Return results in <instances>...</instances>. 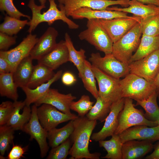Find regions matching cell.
Here are the masks:
<instances>
[{
  "label": "cell",
  "mask_w": 159,
  "mask_h": 159,
  "mask_svg": "<svg viewBox=\"0 0 159 159\" xmlns=\"http://www.w3.org/2000/svg\"><path fill=\"white\" fill-rule=\"evenodd\" d=\"M72 145V142L69 138L59 145L52 148L47 159H66Z\"/></svg>",
  "instance_id": "cell-39"
},
{
  "label": "cell",
  "mask_w": 159,
  "mask_h": 159,
  "mask_svg": "<svg viewBox=\"0 0 159 159\" xmlns=\"http://www.w3.org/2000/svg\"><path fill=\"white\" fill-rule=\"evenodd\" d=\"M157 122L158 125H159V119L158 121H157Z\"/></svg>",
  "instance_id": "cell-50"
},
{
  "label": "cell",
  "mask_w": 159,
  "mask_h": 159,
  "mask_svg": "<svg viewBox=\"0 0 159 159\" xmlns=\"http://www.w3.org/2000/svg\"><path fill=\"white\" fill-rule=\"evenodd\" d=\"M62 74V70L58 71L49 81L34 89H31L27 87L22 88L26 95V98L24 100L26 105L30 106L31 104L35 103L43 97L50 88L52 84L59 79Z\"/></svg>",
  "instance_id": "cell-24"
},
{
  "label": "cell",
  "mask_w": 159,
  "mask_h": 159,
  "mask_svg": "<svg viewBox=\"0 0 159 159\" xmlns=\"http://www.w3.org/2000/svg\"><path fill=\"white\" fill-rule=\"evenodd\" d=\"M124 98L112 103L110 112L107 117L104 125L99 132L92 134L91 139L96 142L104 140L107 137L112 136L115 133L118 126V117L124 105Z\"/></svg>",
  "instance_id": "cell-15"
},
{
  "label": "cell",
  "mask_w": 159,
  "mask_h": 159,
  "mask_svg": "<svg viewBox=\"0 0 159 159\" xmlns=\"http://www.w3.org/2000/svg\"><path fill=\"white\" fill-rule=\"evenodd\" d=\"M16 36H11L0 32V51H7L11 46L16 42Z\"/></svg>",
  "instance_id": "cell-42"
},
{
  "label": "cell",
  "mask_w": 159,
  "mask_h": 159,
  "mask_svg": "<svg viewBox=\"0 0 159 159\" xmlns=\"http://www.w3.org/2000/svg\"><path fill=\"white\" fill-rule=\"evenodd\" d=\"M49 7L48 9L41 13V10L46 7L45 5L38 6L35 4L34 0H29L28 6L32 11V18L27 25L29 26L28 30L29 33H31L41 23L46 22L49 25H51L55 21L58 20L66 23L71 29H76L79 27L78 24L66 16L63 4H59V10L54 0H49Z\"/></svg>",
  "instance_id": "cell-2"
},
{
  "label": "cell",
  "mask_w": 159,
  "mask_h": 159,
  "mask_svg": "<svg viewBox=\"0 0 159 159\" xmlns=\"http://www.w3.org/2000/svg\"><path fill=\"white\" fill-rule=\"evenodd\" d=\"M109 140H101L98 141L99 145L103 148L107 153L103 158L107 159H122V143L119 135L114 134Z\"/></svg>",
  "instance_id": "cell-30"
},
{
  "label": "cell",
  "mask_w": 159,
  "mask_h": 159,
  "mask_svg": "<svg viewBox=\"0 0 159 159\" xmlns=\"http://www.w3.org/2000/svg\"><path fill=\"white\" fill-rule=\"evenodd\" d=\"M61 80L64 85L69 86L74 84L76 81L77 79L72 73L67 71L62 74Z\"/></svg>",
  "instance_id": "cell-44"
},
{
  "label": "cell",
  "mask_w": 159,
  "mask_h": 159,
  "mask_svg": "<svg viewBox=\"0 0 159 159\" xmlns=\"http://www.w3.org/2000/svg\"><path fill=\"white\" fill-rule=\"evenodd\" d=\"M37 114L41 125L47 131L61 123L74 120L79 117L74 114L61 112L53 106L45 103L37 108Z\"/></svg>",
  "instance_id": "cell-10"
},
{
  "label": "cell",
  "mask_w": 159,
  "mask_h": 159,
  "mask_svg": "<svg viewBox=\"0 0 159 159\" xmlns=\"http://www.w3.org/2000/svg\"><path fill=\"white\" fill-rule=\"evenodd\" d=\"M154 150L145 157L146 159H159V142L153 146Z\"/></svg>",
  "instance_id": "cell-46"
},
{
  "label": "cell",
  "mask_w": 159,
  "mask_h": 159,
  "mask_svg": "<svg viewBox=\"0 0 159 159\" xmlns=\"http://www.w3.org/2000/svg\"><path fill=\"white\" fill-rule=\"evenodd\" d=\"M74 129L69 137L72 145L69 152L70 158L99 159L101 154L91 153L89 150V140L97 120H89L86 116L79 117L73 120Z\"/></svg>",
  "instance_id": "cell-1"
},
{
  "label": "cell",
  "mask_w": 159,
  "mask_h": 159,
  "mask_svg": "<svg viewBox=\"0 0 159 159\" xmlns=\"http://www.w3.org/2000/svg\"><path fill=\"white\" fill-rule=\"evenodd\" d=\"M37 108L35 104L32 106L30 118L22 130L30 135V140H36L40 148L41 157L43 158L46 155L49 148L47 141L48 131L42 127L39 121Z\"/></svg>",
  "instance_id": "cell-12"
},
{
  "label": "cell",
  "mask_w": 159,
  "mask_h": 159,
  "mask_svg": "<svg viewBox=\"0 0 159 159\" xmlns=\"http://www.w3.org/2000/svg\"><path fill=\"white\" fill-rule=\"evenodd\" d=\"M118 126L114 134L119 135L125 130L132 127L145 125L153 127L158 125L157 122L148 119L141 110L136 108L132 99L124 98L123 107L118 117Z\"/></svg>",
  "instance_id": "cell-5"
},
{
  "label": "cell",
  "mask_w": 159,
  "mask_h": 159,
  "mask_svg": "<svg viewBox=\"0 0 159 159\" xmlns=\"http://www.w3.org/2000/svg\"><path fill=\"white\" fill-rule=\"evenodd\" d=\"M58 35V32L54 27L48 28L31 51L30 55L33 59L38 60L52 49L57 43Z\"/></svg>",
  "instance_id": "cell-19"
},
{
  "label": "cell",
  "mask_w": 159,
  "mask_h": 159,
  "mask_svg": "<svg viewBox=\"0 0 159 159\" xmlns=\"http://www.w3.org/2000/svg\"><path fill=\"white\" fill-rule=\"evenodd\" d=\"M146 4H153L159 6V0H135Z\"/></svg>",
  "instance_id": "cell-47"
},
{
  "label": "cell",
  "mask_w": 159,
  "mask_h": 159,
  "mask_svg": "<svg viewBox=\"0 0 159 159\" xmlns=\"http://www.w3.org/2000/svg\"><path fill=\"white\" fill-rule=\"evenodd\" d=\"M15 130L6 124L0 125V152L4 155L13 141Z\"/></svg>",
  "instance_id": "cell-37"
},
{
  "label": "cell",
  "mask_w": 159,
  "mask_h": 159,
  "mask_svg": "<svg viewBox=\"0 0 159 159\" xmlns=\"http://www.w3.org/2000/svg\"><path fill=\"white\" fill-rule=\"evenodd\" d=\"M152 143L146 140H131L122 144V159L141 158L153 148Z\"/></svg>",
  "instance_id": "cell-20"
},
{
  "label": "cell",
  "mask_w": 159,
  "mask_h": 159,
  "mask_svg": "<svg viewBox=\"0 0 159 159\" xmlns=\"http://www.w3.org/2000/svg\"><path fill=\"white\" fill-rule=\"evenodd\" d=\"M53 70L42 64L34 66L33 72L27 87L34 89L47 82L54 76Z\"/></svg>",
  "instance_id": "cell-27"
},
{
  "label": "cell",
  "mask_w": 159,
  "mask_h": 159,
  "mask_svg": "<svg viewBox=\"0 0 159 159\" xmlns=\"http://www.w3.org/2000/svg\"><path fill=\"white\" fill-rule=\"evenodd\" d=\"M94 103L89 96L84 95L77 101H73L71 102L70 109L77 112L79 117H84L92 108Z\"/></svg>",
  "instance_id": "cell-38"
},
{
  "label": "cell",
  "mask_w": 159,
  "mask_h": 159,
  "mask_svg": "<svg viewBox=\"0 0 159 159\" xmlns=\"http://www.w3.org/2000/svg\"><path fill=\"white\" fill-rule=\"evenodd\" d=\"M142 34L139 23L122 37L113 43L112 53L118 60L128 64L140 44Z\"/></svg>",
  "instance_id": "cell-6"
},
{
  "label": "cell",
  "mask_w": 159,
  "mask_h": 159,
  "mask_svg": "<svg viewBox=\"0 0 159 159\" xmlns=\"http://www.w3.org/2000/svg\"><path fill=\"white\" fill-rule=\"evenodd\" d=\"M64 39L68 51L69 61L76 67L78 72V77L81 78L82 75L84 62L86 60L85 51L82 49L78 51L76 49L70 37L67 32L65 34Z\"/></svg>",
  "instance_id": "cell-28"
},
{
  "label": "cell",
  "mask_w": 159,
  "mask_h": 159,
  "mask_svg": "<svg viewBox=\"0 0 159 159\" xmlns=\"http://www.w3.org/2000/svg\"><path fill=\"white\" fill-rule=\"evenodd\" d=\"M140 24L142 35L153 37L159 35V14L140 19Z\"/></svg>",
  "instance_id": "cell-36"
},
{
  "label": "cell",
  "mask_w": 159,
  "mask_h": 159,
  "mask_svg": "<svg viewBox=\"0 0 159 159\" xmlns=\"http://www.w3.org/2000/svg\"><path fill=\"white\" fill-rule=\"evenodd\" d=\"M87 28L78 35L81 40H85L105 54L111 53L113 42L97 19L88 20Z\"/></svg>",
  "instance_id": "cell-4"
},
{
  "label": "cell",
  "mask_w": 159,
  "mask_h": 159,
  "mask_svg": "<svg viewBox=\"0 0 159 159\" xmlns=\"http://www.w3.org/2000/svg\"><path fill=\"white\" fill-rule=\"evenodd\" d=\"M14 82L13 73L0 74V95L14 101L17 100L19 97L17 88Z\"/></svg>",
  "instance_id": "cell-31"
},
{
  "label": "cell",
  "mask_w": 159,
  "mask_h": 159,
  "mask_svg": "<svg viewBox=\"0 0 159 159\" xmlns=\"http://www.w3.org/2000/svg\"><path fill=\"white\" fill-rule=\"evenodd\" d=\"M108 10L121 11L133 14L141 19H144L159 14V6L146 4L135 0H130L128 6L124 8L108 7Z\"/></svg>",
  "instance_id": "cell-22"
},
{
  "label": "cell",
  "mask_w": 159,
  "mask_h": 159,
  "mask_svg": "<svg viewBox=\"0 0 159 159\" xmlns=\"http://www.w3.org/2000/svg\"><path fill=\"white\" fill-rule=\"evenodd\" d=\"M74 129L73 120H72L61 128L56 127L49 131L47 139L49 146L53 148L65 141L69 138Z\"/></svg>",
  "instance_id": "cell-29"
},
{
  "label": "cell",
  "mask_w": 159,
  "mask_h": 159,
  "mask_svg": "<svg viewBox=\"0 0 159 159\" xmlns=\"http://www.w3.org/2000/svg\"><path fill=\"white\" fill-rule=\"evenodd\" d=\"M120 84L122 98L129 97L136 101L147 99L155 91L153 83L132 73L120 80Z\"/></svg>",
  "instance_id": "cell-3"
},
{
  "label": "cell",
  "mask_w": 159,
  "mask_h": 159,
  "mask_svg": "<svg viewBox=\"0 0 159 159\" xmlns=\"http://www.w3.org/2000/svg\"><path fill=\"white\" fill-rule=\"evenodd\" d=\"M33 60L30 55L25 58L17 65L13 73L14 80L18 87H27L34 67Z\"/></svg>",
  "instance_id": "cell-25"
},
{
  "label": "cell",
  "mask_w": 159,
  "mask_h": 159,
  "mask_svg": "<svg viewBox=\"0 0 159 159\" xmlns=\"http://www.w3.org/2000/svg\"><path fill=\"white\" fill-rule=\"evenodd\" d=\"M89 60L92 65L117 79L125 77L130 72L129 64L118 60L112 53L102 57L99 53H93Z\"/></svg>",
  "instance_id": "cell-7"
},
{
  "label": "cell",
  "mask_w": 159,
  "mask_h": 159,
  "mask_svg": "<svg viewBox=\"0 0 159 159\" xmlns=\"http://www.w3.org/2000/svg\"><path fill=\"white\" fill-rule=\"evenodd\" d=\"M129 2L130 0H64L63 4L65 13L68 17L73 12L81 8L104 10L112 5L128 6Z\"/></svg>",
  "instance_id": "cell-14"
},
{
  "label": "cell",
  "mask_w": 159,
  "mask_h": 159,
  "mask_svg": "<svg viewBox=\"0 0 159 159\" xmlns=\"http://www.w3.org/2000/svg\"><path fill=\"white\" fill-rule=\"evenodd\" d=\"M0 10L5 11L8 16L14 18L20 19L21 17H26L31 19V17L20 12L15 6L13 0H0Z\"/></svg>",
  "instance_id": "cell-40"
},
{
  "label": "cell",
  "mask_w": 159,
  "mask_h": 159,
  "mask_svg": "<svg viewBox=\"0 0 159 159\" xmlns=\"http://www.w3.org/2000/svg\"><path fill=\"white\" fill-rule=\"evenodd\" d=\"M73 19L88 20L92 19H111L118 17H127L130 16L127 13L108 10H95L83 7L73 12L70 15Z\"/></svg>",
  "instance_id": "cell-21"
},
{
  "label": "cell",
  "mask_w": 159,
  "mask_h": 159,
  "mask_svg": "<svg viewBox=\"0 0 159 159\" xmlns=\"http://www.w3.org/2000/svg\"><path fill=\"white\" fill-rule=\"evenodd\" d=\"M92 67L91 63L86 59L84 62L82 75L81 78L85 89L96 99L99 96L98 90L97 87L96 79Z\"/></svg>",
  "instance_id": "cell-34"
},
{
  "label": "cell",
  "mask_w": 159,
  "mask_h": 159,
  "mask_svg": "<svg viewBox=\"0 0 159 159\" xmlns=\"http://www.w3.org/2000/svg\"></svg>",
  "instance_id": "cell-51"
},
{
  "label": "cell",
  "mask_w": 159,
  "mask_h": 159,
  "mask_svg": "<svg viewBox=\"0 0 159 159\" xmlns=\"http://www.w3.org/2000/svg\"><path fill=\"white\" fill-rule=\"evenodd\" d=\"M59 4H63L64 0H58ZM41 5H45L46 0H39Z\"/></svg>",
  "instance_id": "cell-49"
},
{
  "label": "cell",
  "mask_w": 159,
  "mask_h": 159,
  "mask_svg": "<svg viewBox=\"0 0 159 159\" xmlns=\"http://www.w3.org/2000/svg\"><path fill=\"white\" fill-rule=\"evenodd\" d=\"M96 99L95 104L86 116L90 120H98L102 122L109 114L112 103L105 101L99 96Z\"/></svg>",
  "instance_id": "cell-32"
},
{
  "label": "cell",
  "mask_w": 159,
  "mask_h": 159,
  "mask_svg": "<svg viewBox=\"0 0 159 159\" xmlns=\"http://www.w3.org/2000/svg\"><path fill=\"white\" fill-rule=\"evenodd\" d=\"M38 39L36 34L29 33L15 48L9 50L0 51V55L9 63L14 72L19 63L30 55L31 50Z\"/></svg>",
  "instance_id": "cell-13"
},
{
  "label": "cell",
  "mask_w": 159,
  "mask_h": 159,
  "mask_svg": "<svg viewBox=\"0 0 159 159\" xmlns=\"http://www.w3.org/2000/svg\"><path fill=\"white\" fill-rule=\"evenodd\" d=\"M128 64L130 73L153 83L159 73V49L143 58Z\"/></svg>",
  "instance_id": "cell-9"
},
{
  "label": "cell",
  "mask_w": 159,
  "mask_h": 159,
  "mask_svg": "<svg viewBox=\"0 0 159 159\" xmlns=\"http://www.w3.org/2000/svg\"><path fill=\"white\" fill-rule=\"evenodd\" d=\"M155 91L157 94L158 97L159 99V73L155 79L154 82Z\"/></svg>",
  "instance_id": "cell-48"
},
{
  "label": "cell",
  "mask_w": 159,
  "mask_h": 159,
  "mask_svg": "<svg viewBox=\"0 0 159 159\" xmlns=\"http://www.w3.org/2000/svg\"><path fill=\"white\" fill-rule=\"evenodd\" d=\"M159 49V35L150 36L142 35L139 46L129 63L143 58Z\"/></svg>",
  "instance_id": "cell-26"
},
{
  "label": "cell",
  "mask_w": 159,
  "mask_h": 159,
  "mask_svg": "<svg viewBox=\"0 0 159 159\" xmlns=\"http://www.w3.org/2000/svg\"><path fill=\"white\" fill-rule=\"evenodd\" d=\"M119 135L122 143L131 140H146L152 143L159 140V125L153 127L145 125L135 126Z\"/></svg>",
  "instance_id": "cell-17"
},
{
  "label": "cell",
  "mask_w": 159,
  "mask_h": 159,
  "mask_svg": "<svg viewBox=\"0 0 159 159\" xmlns=\"http://www.w3.org/2000/svg\"><path fill=\"white\" fill-rule=\"evenodd\" d=\"M92 65L99 86V96L105 101L112 103L122 98L120 79L113 77Z\"/></svg>",
  "instance_id": "cell-8"
},
{
  "label": "cell",
  "mask_w": 159,
  "mask_h": 159,
  "mask_svg": "<svg viewBox=\"0 0 159 159\" xmlns=\"http://www.w3.org/2000/svg\"><path fill=\"white\" fill-rule=\"evenodd\" d=\"M14 107L6 125L15 130H21L29 121L32 110L30 106L26 105L25 101H14Z\"/></svg>",
  "instance_id": "cell-23"
},
{
  "label": "cell",
  "mask_w": 159,
  "mask_h": 159,
  "mask_svg": "<svg viewBox=\"0 0 159 159\" xmlns=\"http://www.w3.org/2000/svg\"><path fill=\"white\" fill-rule=\"evenodd\" d=\"M38 63L43 64L52 70L69 61L68 49L65 40L57 43L50 52L38 60Z\"/></svg>",
  "instance_id": "cell-18"
},
{
  "label": "cell",
  "mask_w": 159,
  "mask_h": 159,
  "mask_svg": "<svg viewBox=\"0 0 159 159\" xmlns=\"http://www.w3.org/2000/svg\"><path fill=\"white\" fill-rule=\"evenodd\" d=\"M14 70L9 63L0 55V74L13 73Z\"/></svg>",
  "instance_id": "cell-45"
},
{
  "label": "cell",
  "mask_w": 159,
  "mask_h": 159,
  "mask_svg": "<svg viewBox=\"0 0 159 159\" xmlns=\"http://www.w3.org/2000/svg\"><path fill=\"white\" fill-rule=\"evenodd\" d=\"M113 43L123 36L137 23L140 19L135 16L118 17L111 19H97Z\"/></svg>",
  "instance_id": "cell-11"
},
{
  "label": "cell",
  "mask_w": 159,
  "mask_h": 159,
  "mask_svg": "<svg viewBox=\"0 0 159 159\" xmlns=\"http://www.w3.org/2000/svg\"><path fill=\"white\" fill-rule=\"evenodd\" d=\"M13 147L8 154V159H19L24 157L23 155L26 151L28 146L22 148L21 146L14 145L13 142Z\"/></svg>",
  "instance_id": "cell-43"
},
{
  "label": "cell",
  "mask_w": 159,
  "mask_h": 159,
  "mask_svg": "<svg viewBox=\"0 0 159 159\" xmlns=\"http://www.w3.org/2000/svg\"><path fill=\"white\" fill-rule=\"evenodd\" d=\"M76 97L70 93L65 94L57 89L50 88L47 93L34 104L37 107L43 104L51 105L61 112L67 114L72 113L70 105Z\"/></svg>",
  "instance_id": "cell-16"
},
{
  "label": "cell",
  "mask_w": 159,
  "mask_h": 159,
  "mask_svg": "<svg viewBox=\"0 0 159 159\" xmlns=\"http://www.w3.org/2000/svg\"><path fill=\"white\" fill-rule=\"evenodd\" d=\"M14 102H3L0 105V125L7 123L14 109Z\"/></svg>",
  "instance_id": "cell-41"
},
{
  "label": "cell",
  "mask_w": 159,
  "mask_h": 159,
  "mask_svg": "<svg viewBox=\"0 0 159 159\" xmlns=\"http://www.w3.org/2000/svg\"><path fill=\"white\" fill-rule=\"evenodd\" d=\"M158 95L154 92L147 99L136 101V105H140L145 110V115L148 120L156 122L159 119V107L157 104Z\"/></svg>",
  "instance_id": "cell-33"
},
{
  "label": "cell",
  "mask_w": 159,
  "mask_h": 159,
  "mask_svg": "<svg viewBox=\"0 0 159 159\" xmlns=\"http://www.w3.org/2000/svg\"><path fill=\"white\" fill-rule=\"evenodd\" d=\"M28 22V20H21L6 15L4 21L0 25V32L11 36L15 35L27 25Z\"/></svg>",
  "instance_id": "cell-35"
}]
</instances>
